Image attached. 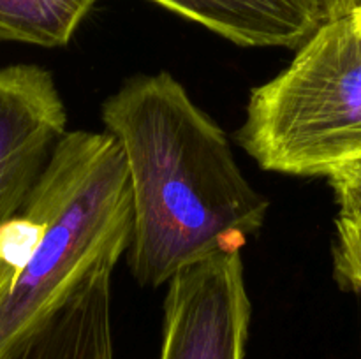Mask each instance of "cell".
Returning <instances> with one entry per match:
<instances>
[{
  "label": "cell",
  "instance_id": "1",
  "mask_svg": "<svg viewBox=\"0 0 361 359\" xmlns=\"http://www.w3.org/2000/svg\"><path fill=\"white\" fill-rule=\"evenodd\" d=\"M133 196L129 266L147 287L197 263L240 253L268 201L240 171L224 130L169 73L127 80L102 104Z\"/></svg>",
  "mask_w": 361,
  "mask_h": 359
},
{
  "label": "cell",
  "instance_id": "2",
  "mask_svg": "<svg viewBox=\"0 0 361 359\" xmlns=\"http://www.w3.org/2000/svg\"><path fill=\"white\" fill-rule=\"evenodd\" d=\"M133 238L126 158L108 132L73 130L0 227V359Z\"/></svg>",
  "mask_w": 361,
  "mask_h": 359
},
{
  "label": "cell",
  "instance_id": "3",
  "mask_svg": "<svg viewBox=\"0 0 361 359\" xmlns=\"http://www.w3.org/2000/svg\"><path fill=\"white\" fill-rule=\"evenodd\" d=\"M261 169L330 176L361 158V28L328 20L279 76L254 88L238 132Z\"/></svg>",
  "mask_w": 361,
  "mask_h": 359
},
{
  "label": "cell",
  "instance_id": "4",
  "mask_svg": "<svg viewBox=\"0 0 361 359\" xmlns=\"http://www.w3.org/2000/svg\"><path fill=\"white\" fill-rule=\"evenodd\" d=\"M159 359H243L250 305L240 253H222L169 282Z\"/></svg>",
  "mask_w": 361,
  "mask_h": 359
},
{
  "label": "cell",
  "instance_id": "5",
  "mask_svg": "<svg viewBox=\"0 0 361 359\" xmlns=\"http://www.w3.org/2000/svg\"><path fill=\"white\" fill-rule=\"evenodd\" d=\"M66 127L49 70L34 63L0 69V227L30 196Z\"/></svg>",
  "mask_w": 361,
  "mask_h": 359
},
{
  "label": "cell",
  "instance_id": "6",
  "mask_svg": "<svg viewBox=\"0 0 361 359\" xmlns=\"http://www.w3.org/2000/svg\"><path fill=\"white\" fill-rule=\"evenodd\" d=\"M115 260L95 266L73 294L2 359H115L111 275Z\"/></svg>",
  "mask_w": 361,
  "mask_h": 359
},
{
  "label": "cell",
  "instance_id": "7",
  "mask_svg": "<svg viewBox=\"0 0 361 359\" xmlns=\"http://www.w3.org/2000/svg\"><path fill=\"white\" fill-rule=\"evenodd\" d=\"M240 46L300 48L328 16L319 0H154Z\"/></svg>",
  "mask_w": 361,
  "mask_h": 359
},
{
  "label": "cell",
  "instance_id": "8",
  "mask_svg": "<svg viewBox=\"0 0 361 359\" xmlns=\"http://www.w3.org/2000/svg\"><path fill=\"white\" fill-rule=\"evenodd\" d=\"M97 0H0V42L59 48Z\"/></svg>",
  "mask_w": 361,
  "mask_h": 359
},
{
  "label": "cell",
  "instance_id": "9",
  "mask_svg": "<svg viewBox=\"0 0 361 359\" xmlns=\"http://www.w3.org/2000/svg\"><path fill=\"white\" fill-rule=\"evenodd\" d=\"M334 263L338 284L361 296V222L337 218Z\"/></svg>",
  "mask_w": 361,
  "mask_h": 359
},
{
  "label": "cell",
  "instance_id": "10",
  "mask_svg": "<svg viewBox=\"0 0 361 359\" xmlns=\"http://www.w3.org/2000/svg\"><path fill=\"white\" fill-rule=\"evenodd\" d=\"M328 182L338 203V218L361 222V158L328 176Z\"/></svg>",
  "mask_w": 361,
  "mask_h": 359
},
{
  "label": "cell",
  "instance_id": "11",
  "mask_svg": "<svg viewBox=\"0 0 361 359\" xmlns=\"http://www.w3.org/2000/svg\"><path fill=\"white\" fill-rule=\"evenodd\" d=\"M328 20L356 16L361 13V0H319Z\"/></svg>",
  "mask_w": 361,
  "mask_h": 359
},
{
  "label": "cell",
  "instance_id": "12",
  "mask_svg": "<svg viewBox=\"0 0 361 359\" xmlns=\"http://www.w3.org/2000/svg\"><path fill=\"white\" fill-rule=\"evenodd\" d=\"M356 21H358V25H360V28H361V13L360 14H356Z\"/></svg>",
  "mask_w": 361,
  "mask_h": 359
}]
</instances>
